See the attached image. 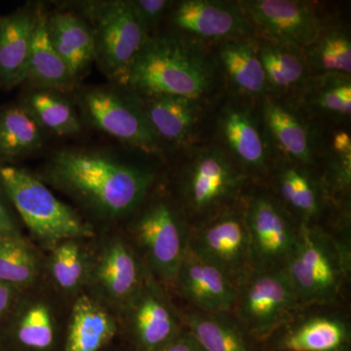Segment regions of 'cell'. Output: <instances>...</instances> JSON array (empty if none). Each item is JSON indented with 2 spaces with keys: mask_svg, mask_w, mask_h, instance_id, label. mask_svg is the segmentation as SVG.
Returning a JSON list of instances; mask_svg holds the SVG:
<instances>
[{
  "mask_svg": "<svg viewBox=\"0 0 351 351\" xmlns=\"http://www.w3.org/2000/svg\"><path fill=\"white\" fill-rule=\"evenodd\" d=\"M39 178L101 218L117 219L142 203L154 175L110 154L69 149L51 157Z\"/></svg>",
  "mask_w": 351,
  "mask_h": 351,
  "instance_id": "cell-1",
  "label": "cell"
},
{
  "mask_svg": "<svg viewBox=\"0 0 351 351\" xmlns=\"http://www.w3.org/2000/svg\"><path fill=\"white\" fill-rule=\"evenodd\" d=\"M212 84L213 71L202 53L181 39L149 36L122 87L140 97L169 95L197 100Z\"/></svg>",
  "mask_w": 351,
  "mask_h": 351,
  "instance_id": "cell-2",
  "label": "cell"
},
{
  "mask_svg": "<svg viewBox=\"0 0 351 351\" xmlns=\"http://www.w3.org/2000/svg\"><path fill=\"white\" fill-rule=\"evenodd\" d=\"M350 247L316 226H300L282 269L302 308L339 302L350 274Z\"/></svg>",
  "mask_w": 351,
  "mask_h": 351,
  "instance_id": "cell-3",
  "label": "cell"
},
{
  "mask_svg": "<svg viewBox=\"0 0 351 351\" xmlns=\"http://www.w3.org/2000/svg\"><path fill=\"white\" fill-rule=\"evenodd\" d=\"M0 182L29 232L55 245L93 235L91 226L51 193L40 178L24 168L0 166Z\"/></svg>",
  "mask_w": 351,
  "mask_h": 351,
  "instance_id": "cell-4",
  "label": "cell"
},
{
  "mask_svg": "<svg viewBox=\"0 0 351 351\" xmlns=\"http://www.w3.org/2000/svg\"><path fill=\"white\" fill-rule=\"evenodd\" d=\"M80 15L93 32L95 63L112 82L123 86L129 69L149 38L129 0L80 2Z\"/></svg>",
  "mask_w": 351,
  "mask_h": 351,
  "instance_id": "cell-5",
  "label": "cell"
},
{
  "mask_svg": "<svg viewBox=\"0 0 351 351\" xmlns=\"http://www.w3.org/2000/svg\"><path fill=\"white\" fill-rule=\"evenodd\" d=\"M302 309L280 267L251 269L242 276L232 314L253 341H265Z\"/></svg>",
  "mask_w": 351,
  "mask_h": 351,
  "instance_id": "cell-6",
  "label": "cell"
},
{
  "mask_svg": "<svg viewBox=\"0 0 351 351\" xmlns=\"http://www.w3.org/2000/svg\"><path fill=\"white\" fill-rule=\"evenodd\" d=\"M80 119L119 142L147 154H158L154 133L137 95L113 86L86 87L76 94Z\"/></svg>",
  "mask_w": 351,
  "mask_h": 351,
  "instance_id": "cell-7",
  "label": "cell"
},
{
  "mask_svg": "<svg viewBox=\"0 0 351 351\" xmlns=\"http://www.w3.org/2000/svg\"><path fill=\"white\" fill-rule=\"evenodd\" d=\"M252 269H280L294 250L300 225L272 196L258 195L244 210Z\"/></svg>",
  "mask_w": 351,
  "mask_h": 351,
  "instance_id": "cell-8",
  "label": "cell"
},
{
  "mask_svg": "<svg viewBox=\"0 0 351 351\" xmlns=\"http://www.w3.org/2000/svg\"><path fill=\"white\" fill-rule=\"evenodd\" d=\"M189 245L237 283L252 269L244 211L228 209L212 215L189 233Z\"/></svg>",
  "mask_w": 351,
  "mask_h": 351,
  "instance_id": "cell-9",
  "label": "cell"
},
{
  "mask_svg": "<svg viewBox=\"0 0 351 351\" xmlns=\"http://www.w3.org/2000/svg\"><path fill=\"white\" fill-rule=\"evenodd\" d=\"M135 232L152 271L161 282L174 286L189 239L179 214L169 203L157 200L141 215Z\"/></svg>",
  "mask_w": 351,
  "mask_h": 351,
  "instance_id": "cell-10",
  "label": "cell"
},
{
  "mask_svg": "<svg viewBox=\"0 0 351 351\" xmlns=\"http://www.w3.org/2000/svg\"><path fill=\"white\" fill-rule=\"evenodd\" d=\"M242 176L221 149H204L193 159L182 176L184 203L191 213L205 215L218 212L237 195Z\"/></svg>",
  "mask_w": 351,
  "mask_h": 351,
  "instance_id": "cell-11",
  "label": "cell"
},
{
  "mask_svg": "<svg viewBox=\"0 0 351 351\" xmlns=\"http://www.w3.org/2000/svg\"><path fill=\"white\" fill-rule=\"evenodd\" d=\"M247 20L270 39L297 51L306 50L322 32L311 3L295 0H250L239 2Z\"/></svg>",
  "mask_w": 351,
  "mask_h": 351,
  "instance_id": "cell-12",
  "label": "cell"
},
{
  "mask_svg": "<svg viewBox=\"0 0 351 351\" xmlns=\"http://www.w3.org/2000/svg\"><path fill=\"white\" fill-rule=\"evenodd\" d=\"M304 311V309H302ZM300 311L265 339L270 351H346L350 343V327L337 313Z\"/></svg>",
  "mask_w": 351,
  "mask_h": 351,
  "instance_id": "cell-13",
  "label": "cell"
},
{
  "mask_svg": "<svg viewBox=\"0 0 351 351\" xmlns=\"http://www.w3.org/2000/svg\"><path fill=\"white\" fill-rule=\"evenodd\" d=\"M174 286L196 311L232 313L237 283L216 265L196 255L189 245Z\"/></svg>",
  "mask_w": 351,
  "mask_h": 351,
  "instance_id": "cell-14",
  "label": "cell"
},
{
  "mask_svg": "<svg viewBox=\"0 0 351 351\" xmlns=\"http://www.w3.org/2000/svg\"><path fill=\"white\" fill-rule=\"evenodd\" d=\"M40 4L0 17V86L12 89L25 82Z\"/></svg>",
  "mask_w": 351,
  "mask_h": 351,
  "instance_id": "cell-15",
  "label": "cell"
},
{
  "mask_svg": "<svg viewBox=\"0 0 351 351\" xmlns=\"http://www.w3.org/2000/svg\"><path fill=\"white\" fill-rule=\"evenodd\" d=\"M173 22L203 38L234 39L250 27L239 3L217 0H184L176 6Z\"/></svg>",
  "mask_w": 351,
  "mask_h": 351,
  "instance_id": "cell-16",
  "label": "cell"
},
{
  "mask_svg": "<svg viewBox=\"0 0 351 351\" xmlns=\"http://www.w3.org/2000/svg\"><path fill=\"white\" fill-rule=\"evenodd\" d=\"M46 29L54 49L76 82L95 62L93 32L82 15L60 10L46 16Z\"/></svg>",
  "mask_w": 351,
  "mask_h": 351,
  "instance_id": "cell-17",
  "label": "cell"
},
{
  "mask_svg": "<svg viewBox=\"0 0 351 351\" xmlns=\"http://www.w3.org/2000/svg\"><path fill=\"white\" fill-rule=\"evenodd\" d=\"M133 301L134 331L145 350H158L179 334L177 315L152 284L141 288Z\"/></svg>",
  "mask_w": 351,
  "mask_h": 351,
  "instance_id": "cell-18",
  "label": "cell"
},
{
  "mask_svg": "<svg viewBox=\"0 0 351 351\" xmlns=\"http://www.w3.org/2000/svg\"><path fill=\"white\" fill-rule=\"evenodd\" d=\"M46 16L47 12L40 4L25 82L36 89L68 94L75 89L77 82L50 43L46 29Z\"/></svg>",
  "mask_w": 351,
  "mask_h": 351,
  "instance_id": "cell-19",
  "label": "cell"
},
{
  "mask_svg": "<svg viewBox=\"0 0 351 351\" xmlns=\"http://www.w3.org/2000/svg\"><path fill=\"white\" fill-rule=\"evenodd\" d=\"M138 97L159 141L179 144L189 138L197 120V100L169 95Z\"/></svg>",
  "mask_w": 351,
  "mask_h": 351,
  "instance_id": "cell-20",
  "label": "cell"
},
{
  "mask_svg": "<svg viewBox=\"0 0 351 351\" xmlns=\"http://www.w3.org/2000/svg\"><path fill=\"white\" fill-rule=\"evenodd\" d=\"M97 280L114 301L133 300L142 286V270L135 254L121 239H113L99 258Z\"/></svg>",
  "mask_w": 351,
  "mask_h": 351,
  "instance_id": "cell-21",
  "label": "cell"
},
{
  "mask_svg": "<svg viewBox=\"0 0 351 351\" xmlns=\"http://www.w3.org/2000/svg\"><path fill=\"white\" fill-rule=\"evenodd\" d=\"M182 321L205 351H255L253 339L232 314L191 309L184 314Z\"/></svg>",
  "mask_w": 351,
  "mask_h": 351,
  "instance_id": "cell-22",
  "label": "cell"
},
{
  "mask_svg": "<svg viewBox=\"0 0 351 351\" xmlns=\"http://www.w3.org/2000/svg\"><path fill=\"white\" fill-rule=\"evenodd\" d=\"M114 320L93 300L82 295L71 311L64 351H99L114 336Z\"/></svg>",
  "mask_w": 351,
  "mask_h": 351,
  "instance_id": "cell-23",
  "label": "cell"
},
{
  "mask_svg": "<svg viewBox=\"0 0 351 351\" xmlns=\"http://www.w3.org/2000/svg\"><path fill=\"white\" fill-rule=\"evenodd\" d=\"M46 132L22 103L0 110V162L40 149Z\"/></svg>",
  "mask_w": 351,
  "mask_h": 351,
  "instance_id": "cell-24",
  "label": "cell"
},
{
  "mask_svg": "<svg viewBox=\"0 0 351 351\" xmlns=\"http://www.w3.org/2000/svg\"><path fill=\"white\" fill-rule=\"evenodd\" d=\"M221 130L233 156L251 169L267 165V149L257 123L246 110L230 107L221 115Z\"/></svg>",
  "mask_w": 351,
  "mask_h": 351,
  "instance_id": "cell-25",
  "label": "cell"
},
{
  "mask_svg": "<svg viewBox=\"0 0 351 351\" xmlns=\"http://www.w3.org/2000/svg\"><path fill=\"white\" fill-rule=\"evenodd\" d=\"M263 117L278 147L298 162L313 161V143L304 122L290 108L271 100L263 104Z\"/></svg>",
  "mask_w": 351,
  "mask_h": 351,
  "instance_id": "cell-26",
  "label": "cell"
},
{
  "mask_svg": "<svg viewBox=\"0 0 351 351\" xmlns=\"http://www.w3.org/2000/svg\"><path fill=\"white\" fill-rule=\"evenodd\" d=\"M277 188L281 204L299 221V225L313 226L322 210V200L319 189L308 173L295 166L284 167L277 178Z\"/></svg>",
  "mask_w": 351,
  "mask_h": 351,
  "instance_id": "cell-27",
  "label": "cell"
},
{
  "mask_svg": "<svg viewBox=\"0 0 351 351\" xmlns=\"http://www.w3.org/2000/svg\"><path fill=\"white\" fill-rule=\"evenodd\" d=\"M22 104L47 133L73 136L82 131V119L66 94L32 88Z\"/></svg>",
  "mask_w": 351,
  "mask_h": 351,
  "instance_id": "cell-28",
  "label": "cell"
},
{
  "mask_svg": "<svg viewBox=\"0 0 351 351\" xmlns=\"http://www.w3.org/2000/svg\"><path fill=\"white\" fill-rule=\"evenodd\" d=\"M219 59L233 84L244 93L263 94L267 82L258 51L240 39H228L219 49Z\"/></svg>",
  "mask_w": 351,
  "mask_h": 351,
  "instance_id": "cell-29",
  "label": "cell"
},
{
  "mask_svg": "<svg viewBox=\"0 0 351 351\" xmlns=\"http://www.w3.org/2000/svg\"><path fill=\"white\" fill-rule=\"evenodd\" d=\"M258 51L267 85L276 89L286 90L304 80L306 64L299 51L271 43L265 44Z\"/></svg>",
  "mask_w": 351,
  "mask_h": 351,
  "instance_id": "cell-30",
  "label": "cell"
},
{
  "mask_svg": "<svg viewBox=\"0 0 351 351\" xmlns=\"http://www.w3.org/2000/svg\"><path fill=\"white\" fill-rule=\"evenodd\" d=\"M307 60L314 69L332 75H350L351 43L350 36L341 29L320 32L306 48Z\"/></svg>",
  "mask_w": 351,
  "mask_h": 351,
  "instance_id": "cell-31",
  "label": "cell"
},
{
  "mask_svg": "<svg viewBox=\"0 0 351 351\" xmlns=\"http://www.w3.org/2000/svg\"><path fill=\"white\" fill-rule=\"evenodd\" d=\"M38 274L36 257L20 235L0 239V281L18 289L31 285Z\"/></svg>",
  "mask_w": 351,
  "mask_h": 351,
  "instance_id": "cell-32",
  "label": "cell"
},
{
  "mask_svg": "<svg viewBox=\"0 0 351 351\" xmlns=\"http://www.w3.org/2000/svg\"><path fill=\"white\" fill-rule=\"evenodd\" d=\"M54 334L52 313L44 302L29 304L16 323V339L25 348L47 350L54 341Z\"/></svg>",
  "mask_w": 351,
  "mask_h": 351,
  "instance_id": "cell-33",
  "label": "cell"
},
{
  "mask_svg": "<svg viewBox=\"0 0 351 351\" xmlns=\"http://www.w3.org/2000/svg\"><path fill=\"white\" fill-rule=\"evenodd\" d=\"M311 101L320 110L339 117H348L351 112V83L350 76L328 75L314 87Z\"/></svg>",
  "mask_w": 351,
  "mask_h": 351,
  "instance_id": "cell-34",
  "label": "cell"
},
{
  "mask_svg": "<svg viewBox=\"0 0 351 351\" xmlns=\"http://www.w3.org/2000/svg\"><path fill=\"white\" fill-rule=\"evenodd\" d=\"M51 271L58 285L64 290H73L80 285L84 276V260L75 240H66L55 246Z\"/></svg>",
  "mask_w": 351,
  "mask_h": 351,
  "instance_id": "cell-35",
  "label": "cell"
},
{
  "mask_svg": "<svg viewBox=\"0 0 351 351\" xmlns=\"http://www.w3.org/2000/svg\"><path fill=\"white\" fill-rule=\"evenodd\" d=\"M134 12L147 31L156 25L172 3L167 0H129Z\"/></svg>",
  "mask_w": 351,
  "mask_h": 351,
  "instance_id": "cell-36",
  "label": "cell"
},
{
  "mask_svg": "<svg viewBox=\"0 0 351 351\" xmlns=\"http://www.w3.org/2000/svg\"><path fill=\"white\" fill-rule=\"evenodd\" d=\"M6 199L8 196L0 182V233L4 237H15L19 235V232Z\"/></svg>",
  "mask_w": 351,
  "mask_h": 351,
  "instance_id": "cell-37",
  "label": "cell"
},
{
  "mask_svg": "<svg viewBox=\"0 0 351 351\" xmlns=\"http://www.w3.org/2000/svg\"><path fill=\"white\" fill-rule=\"evenodd\" d=\"M154 351H205L188 331L180 332L174 339Z\"/></svg>",
  "mask_w": 351,
  "mask_h": 351,
  "instance_id": "cell-38",
  "label": "cell"
},
{
  "mask_svg": "<svg viewBox=\"0 0 351 351\" xmlns=\"http://www.w3.org/2000/svg\"><path fill=\"white\" fill-rule=\"evenodd\" d=\"M16 290L0 281V319L8 314L15 301Z\"/></svg>",
  "mask_w": 351,
  "mask_h": 351,
  "instance_id": "cell-39",
  "label": "cell"
},
{
  "mask_svg": "<svg viewBox=\"0 0 351 351\" xmlns=\"http://www.w3.org/2000/svg\"><path fill=\"white\" fill-rule=\"evenodd\" d=\"M332 147L336 152H338L339 156H351L350 136L345 131L339 132L332 140Z\"/></svg>",
  "mask_w": 351,
  "mask_h": 351,
  "instance_id": "cell-40",
  "label": "cell"
},
{
  "mask_svg": "<svg viewBox=\"0 0 351 351\" xmlns=\"http://www.w3.org/2000/svg\"><path fill=\"white\" fill-rule=\"evenodd\" d=\"M2 237H4V235H2L1 233H0V239H1Z\"/></svg>",
  "mask_w": 351,
  "mask_h": 351,
  "instance_id": "cell-41",
  "label": "cell"
}]
</instances>
